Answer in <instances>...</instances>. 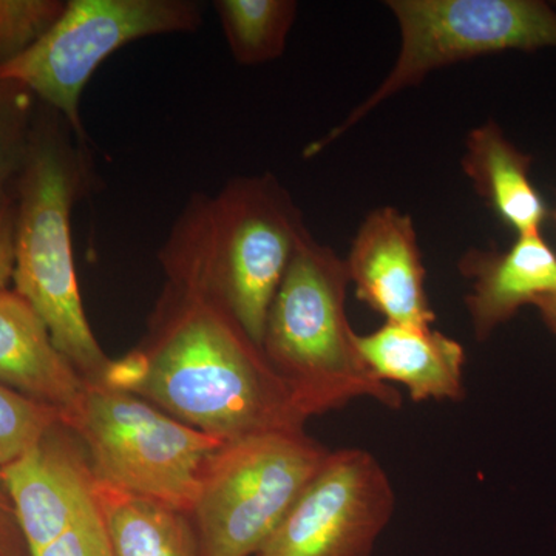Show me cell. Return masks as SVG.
<instances>
[{
    "label": "cell",
    "instance_id": "7402d4cb",
    "mask_svg": "<svg viewBox=\"0 0 556 556\" xmlns=\"http://www.w3.org/2000/svg\"><path fill=\"white\" fill-rule=\"evenodd\" d=\"M14 239H16V199L0 204V292L13 281Z\"/></svg>",
    "mask_w": 556,
    "mask_h": 556
},
{
    "label": "cell",
    "instance_id": "4fadbf2b",
    "mask_svg": "<svg viewBox=\"0 0 556 556\" xmlns=\"http://www.w3.org/2000/svg\"><path fill=\"white\" fill-rule=\"evenodd\" d=\"M0 383L58 409L78 404L84 379L51 338L46 321L16 291L0 292Z\"/></svg>",
    "mask_w": 556,
    "mask_h": 556
},
{
    "label": "cell",
    "instance_id": "ba28073f",
    "mask_svg": "<svg viewBox=\"0 0 556 556\" xmlns=\"http://www.w3.org/2000/svg\"><path fill=\"white\" fill-rule=\"evenodd\" d=\"M201 22L203 7L193 0H70L36 46L0 67V79L24 84L86 142L80 94L102 62L135 40L193 33Z\"/></svg>",
    "mask_w": 556,
    "mask_h": 556
},
{
    "label": "cell",
    "instance_id": "d6986e66",
    "mask_svg": "<svg viewBox=\"0 0 556 556\" xmlns=\"http://www.w3.org/2000/svg\"><path fill=\"white\" fill-rule=\"evenodd\" d=\"M61 424L58 409L0 383V467L30 452Z\"/></svg>",
    "mask_w": 556,
    "mask_h": 556
},
{
    "label": "cell",
    "instance_id": "5bb4252c",
    "mask_svg": "<svg viewBox=\"0 0 556 556\" xmlns=\"http://www.w3.org/2000/svg\"><path fill=\"white\" fill-rule=\"evenodd\" d=\"M356 342L376 378L407 388L415 402L466 396V350L437 329L386 321L369 334H357Z\"/></svg>",
    "mask_w": 556,
    "mask_h": 556
},
{
    "label": "cell",
    "instance_id": "603a6c76",
    "mask_svg": "<svg viewBox=\"0 0 556 556\" xmlns=\"http://www.w3.org/2000/svg\"><path fill=\"white\" fill-rule=\"evenodd\" d=\"M533 306H536L538 311H540L541 318H543L547 328L556 334V294H548L538 299Z\"/></svg>",
    "mask_w": 556,
    "mask_h": 556
},
{
    "label": "cell",
    "instance_id": "52a82bcc",
    "mask_svg": "<svg viewBox=\"0 0 556 556\" xmlns=\"http://www.w3.org/2000/svg\"><path fill=\"white\" fill-rule=\"evenodd\" d=\"M401 30L396 64L367 101L305 150L317 155L434 70L501 51L556 49V11L541 0H388Z\"/></svg>",
    "mask_w": 556,
    "mask_h": 556
},
{
    "label": "cell",
    "instance_id": "8992f818",
    "mask_svg": "<svg viewBox=\"0 0 556 556\" xmlns=\"http://www.w3.org/2000/svg\"><path fill=\"white\" fill-rule=\"evenodd\" d=\"M328 453L305 430L223 444L208 457L188 515L200 556L257 555Z\"/></svg>",
    "mask_w": 556,
    "mask_h": 556
},
{
    "label": "cell",
    "instance_id": "7c38bea8",
    "mask_svg": "<svg viewBox=\"0 0 556 556\" xmlns=\"http://www.w3.org/2000/svg\"><path fill=\"white\" fill-rule=\"evenodd\" d=\"M459 270L471 281L466 306L478 342L522 306L556 294V252L541 233L517 236L506 251L471 249L459 260Z\"/></svg>",
    "mask_w": 556,
    "mask_h": 556
},
{
    "label": "cell",
    "instance_id": "cb8c5ba5",
    "mask_svg": "<svg viewBox=\"0 0 556 556\" xmlns=\"http://www.w3.org/2000/svg\"><path fill=\"white\" fill-rule=\"evenodd\" d=\"M11 517L16 518L14 517V510L13 506H11L9 493H7L2 479H0V535L5 532L7 522H9Z\"/></svg>",
    "mask_w": 556,
    "mask_h": 556
},
{
    "label": "cell",
    "instance_id": "30bf717a",
    "mask_svg": "<svg viewBox=\"0 0 556 556\" xmlns=\"http://www.w3.org/2000/svg\"><path fill=\"white\" fill-rule=\"evenodd\" d=\"M345 266L356 298L388 324L431 327L437 320L409 215L391 206L375 208L358 228Z\"/></svg>",
    "mask_w": 556,
    "mask_h": 556
},
{
    "label": "cell",
    "instance_id": "277c9868",
    "mask_svg": "<svg viewBox=\"0 0 556 556\" xmlns=\"http://www.w3.org/2000/svg\"><path fill=\"white\" fill-rule=\"evenodd\" d=\"M345 260L306 236L295 249L266 318L262 350L306 419L372 399L401 408V393L376 378L346 314Z\"/></svg>",
    "mask_w": 556,
    "mask_h": 556
},
{
    "label": "cell",
    "instance_id": "ac0fdd59",
    "mask_svg": "<svg viewBox=\"0 0 556 556\" xmlns=\"http://www.w3.org/2000/svg\"><path fill=\"white\" fill-rule=\"evenodd\" d=\"M36 97L24 84L0 79V204L13 199L36 116Z\"/></svg>",
    "mask_w": 556,
    "mask_h": 556
},
{
    "label": "cell",
    "instance_id": "6da1fadb",
    "mask_svg": "<svg viewBox=\"0 0 556 556\" xmlns=\"http://www.w3.org/2000/svg\"><path fill=\"white\" fill-rule=\"evenodd\" d=\"M101 382L144 399L223 444L305 430L268 358L228 311L192 289L164 285L148 331L110 362Z\"/></svg>",
    "mask_w": 556,
    "mask_h": 556
},
{
    "label": "cell",
    "instance_id": "8fae6325",
    "mask_svg": "<svg viewBox=\"0 0 556 556\" xmlns=\"http://www.w3.org/2000/svg\"><path fill=\"white\" fill-rule=\"evenodd\" d=\"M62 427L20 459L0 467V479L31 556L56 540L94 500L86 450L62 434Z\"/></svg>",
    "mask_w": 556,
    "mask_h": 556
},
{
    "label": "cell",
    "instance_id": "44dd1931",
    "mask_svg": "<svg viewBox=\"0 0 556 556\" xmlns=\"http://www.w3.org/2000/svg\"><path fill=\"white\" fill-rule=\"evenodd\" d=\"M35 556H115L97 493L93 503Z\"/></svg>",
    "mask_w": 556,
    "mask_h": 556
},
{
    "label": "cell",
    "instance_id": "2e32d148",
    "mask_svg": "<svg viewBox=\"0 0 556 556\" xmlns=\"http://www.w3.org/2000/svg\"><path fill=\"white\" fill-rule=\"evenodd\" d=\"M115 556H200L188 515L94 479Z\"/></svg>",
    "mask_w": 556,
    "mask_h": 556
},
{
    "label": "cell",
    "instance_id": "3957f363",
    "mask_svg": "<svg viewBox=\"0 0 556 556\" xmlns=\"http://www.w3.org/2000/svg\"><path fill=\"white\" fill-rule=\"evenodd\" d=\"M94 186L86 142L56 110L42 104L14 192V291L46 321L54 343L84 380L104 379L112 362L87 320L73 255V208Z\"/></svg>",
    "mask_w": 556,
    "mask_h": 556
},
{
    "label": "cell",
    "instance_id": "9c48e42d",
    "mask_svg": "<svg viewBox=\"0 0 556 556\" xmlns=\"http://www.w3.org/2000/svg\"><path fill=\"white\" fill-rule=\"evenodd\" d=\"M396 510V493L378 457L329 450L276 532L255 556H371Z\"/></svg>",
    "mask_w": 556,
    "mask_h": 556
},
{
    "label": "cell",
    "instance_id": "e0dca14e",
    "mask_svg": "<svg viewBox=\"0 0 556 556\" xmlns=\"http://www.w3.org/2000/svg\"><path fill=\"white\" fill-rule=\"evenodd\" d=\"M214 9L233 60L252 67L285 53L299 5L294 0H217Z\"/></svg>",
    "mask_w": 556,
    "mask_h": 556
},
{
    "label": "cell",
    "instance_id": "5b68a950",
    "mask_svg": "<svg viewBox=\"0 0 556 556\" xmlns=\"http://www.w3.org/2000/svg\"><path fill=\"white\" fill-rule=\"evenodd\" d=\"M67 427L97 481L189 515L208 457L223 442L186 426L144 399L84 380Z\"/></svg>",
    "mask_w": 556,
    "mask_h": 556
},
{
    "label": "cell",
    "instance_id": "ffe728a7",
    "mask_svg": "<svg viewBox=\"0 0 556 556\" xmlns=\"http://www.w3.org/2000/svg\"><path fill=\"white\" fill-rule=\"evenodd\" d=\"M61 0H0V67L39 42L64 13Z\"/></svg>",
    "mask_w": 556,
    "mask_h": 556
},
{
    "label": "cell",
    "instance_id": "d4e9b609",
    "mask_svg": "<svg viewBox=\"0 0 556 556\" xmlns=\"http://www.w3.org/2000/svg\"><path fill=\"white\" fill-rule=\"evenodd\" d=\"M555 219H556V212H555V215H554Z\"/></svg>",
    "mask_w": 556,
    "mask_h": 556
},
{
    "label": "cell",
    "instance_id": "7a4b0ae2",
    "mask_svg": "<svg viewBox=\"0 0 556 556\" xmlns=\"http://www.w3.org/2000/svg\"><path fill=\"white\" fill-rule=\"evenodd\" d=\"M309 230L273 174L197 192L159 252L167 283L207 295L262 346L266 318L295 249Z\"/></svg>",
    "mask_w": 556,
    "mask_h": 556
},
{
    "label": "cell",
    "instance_id": "9a60e30c",
    "mask_svg": "<svg viewBox=\"0 0 556 556\" xmlns=\"http://www.w3.org/2000/svg\"><path fill=\"white\" fill-rule=\"evenodd\" d=\"M533 159L508 141L495 121L468 134L463 170L482 200L517 236L541 233L547 207L530 178Z\"/></svg>",
    "mask_w": 556,
    "mask_h": 556
}]
</instances>
